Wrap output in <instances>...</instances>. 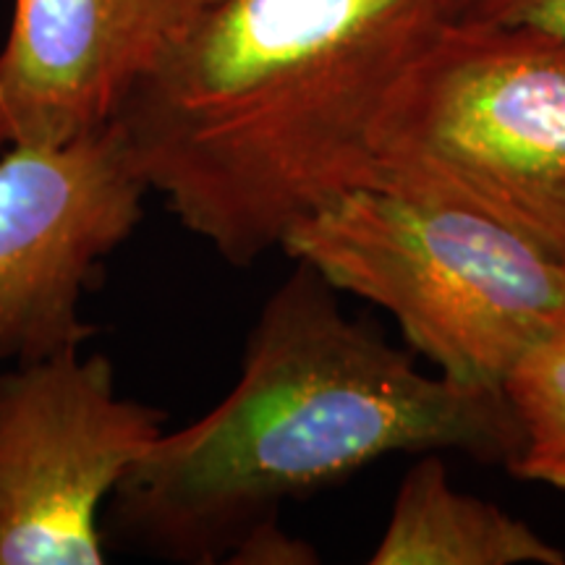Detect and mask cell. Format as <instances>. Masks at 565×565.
<instances>
[{
  "mask_svg": "<svg viewBox=\"0 0 565 565\" xmlns=\"http://www.w3.org/2000/svg\"><path fill=\"white\" fill-rule=\"evenodd\" d=\"M445 19L511 26L565 47V0H443Z\"/></svg>",
  "mask_w": 565,
  "mask_h": 565,
  "instance_id": "30bf717a",
  "label": "cell"
},
{
  "mask_svg": "<svg viewBox=\"0 0 565 565\" xmlns=\"http://www.w3.org/2000/svg\"><path fill=\"white\" fill-rule=\"evenodd\" d=\"M168 414L84 345L0 372V565H103L108 503Z\"/></svg>",
  "mask_w": 565,
  "mask_h": 565,
  "instance_id": "5b68a950",
  "label": "cell"
},
{
  "mask_svg": "<svg viewBox=\"0 0 565 565\" xmlns=\"http://www.w3.org/2000/svg\"><path fill=\"white\" fill-rule=\"evenodd\" d=\"M210 0H13L0 152L103 129Z\"/></svg>",
  "mask_w": 565,
  "mask_h": 565,
  "instance_id": "52a82bcc",
  "label": "cell"
},
{
  "mask_svg": "<svg viewBox=\"0 0 565 565\" xmlns=\"http://www.w3.org/2000/svg\"><path fill=\"white\" fill-rule=\"evenodd\" d=\"M116 124L0 152V372L84 345V296L145 215Z\"/></svg>",
  "mask_w": 565,
  "mask_h": 565,
  "instance_id": "8992f818",
  "label": "cell"
},
{
  "mask_svg": "<svg viewBox=\"0 0 565 565\" xmlns=\"http://www.w3.org/2000/svg\"><path fill=\"white\" fill-rule=\"evenodd\" d=\"M370 186L448 202L565 259V47L443 19L387 92Z\"/></svg>",
  "mask_w": 565,
  "mask_h": 565,
  "instance_id": "277c9868",
  "label": "cell"
},
{
  "mask_svg": "<svg viewBox=\"0 0 565 565\" xmlns=\"http://www.w3.org/2000/svg\"><path fill=\"white\" fill-rule=\"evenodd\" d=\"M372 565H565V553L500 505L456 490L422 454L395 494Z\"/></svg>",
  "mask_w": 565,
  "mask_h": 565,
  "instance_id": "ba28073f",
  "label": "cell"
},
{
  "mask_svg": "<svg viewBox=\"0 0 565 565\" xmlns=\"http://www.w3.org/2000/svg\"><path fill=\"white\" fill-rule=\"evenodd\" d=\"M315 267L294 273L254 322L242 374L215 408L162 433L113 492L105 536L166 563H223L282 503L395 454L519 456L500 387L424 374L356 322Z\"/></svg>",
  "mask_w": 565,
  "mask_h": 565,
  "instance_id": "7a4b0ae2",
  "label": "cell"
},
{
  "mask_svg": "<svg viewBox=\"0 0 565 565\" xmlns=\"http://www.w3.org/2000/svg\"><path fill=\"white\" fill-rule=\"evenodd\" d=\"M503 393L521 429L519 456L508 469L565 490V330L513 366Z\"/></svg>",
  "mask_w": 565,
  "mask_h": 565,
  "instance_id": "9c48e42d",
  "label": "cell"
},
{
  "mask_svg": "<svg viewBox=\"0 0 565 565\" xmlns=\"http://www.w3.org/2000/svg\"><path fill=\"white\" fill-rule=\"evenodd\" d=\"M228 563H246V565H309L317 563V553L307 542L296 540L282 532L278 521L259 526L252 532L236 553L228 557Z\"/></svg>",
  "mask_w": 565,
  "mask_h": 565,
  "instance_id": "8fae6325",
  "label": "cell"
},
{
  "mask_svg": "<svg viewBox=\"0 0 565 565\" xmlns=\"http://www.w3.org/2000/svg\"><path fill=\"white\" fill-rule=\"evenodd\" d=\"M443 19V0H210L113 124L150 194L249 267L370 186L374 121Z\"/></svg>",
  "mask_w": 565,
  "mask_h": 565,
  "instance_id": "6da1fadb",
  "label": "cell"
},
{
  "mask_svg": "<svg viewBox=\"0 0 565 565\" xmlns=\"http://www.w3.org/2000/svg\"><path fill=\"white\" fill-rule=\"evenodd\" d=\"M282 252L385 309L458 383L500 387L565 330V259L466 207L353 189L288 233Z\"/></svg>",
  "mask_w": 565,
  "mask_h": 565,
  "instance_id": "3957f363",
  "label": "cell"
}]
</instances>
